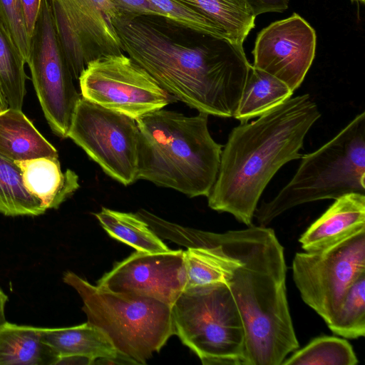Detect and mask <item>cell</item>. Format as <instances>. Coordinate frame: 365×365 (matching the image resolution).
<instances>
[{
    "label": "cell",
    "mask_w": 365,
    "mask_h": 365,
    "mask_svg": "<svg viewBox=\"0 0 365 365\" xmlns=\"http://www.w3.org/2000/svg\"><path fill=\"white\" fill-rule=\"evenodd\" d=\"M123 51L170 95L198 112L234 118L252 65L243 45L159 15L116 16Z\"/></svg>",
    "instance_id": "cell-1"
},
{
    "label": "cell",
    "mask_w": 365,
    "mask_h": 365,
    "mask_svg": "<svg viewBox=\"0 0 365 365\" xmlns=\"http://www.w3.org/2000/svg\"><path fill=\"white\" fill-rule=\"evenodd\" d=\"M190 246L213 243L237 259L227 282L245 333V365H280L299 345L289 309L284 248L273 230L213 233L191 228Z\"/></svg>",
    "instance_id": "cell-2"
},
{
    "label": "cell",
    "mask_w": 365,
    "mask_h": 365,
    "mask_svg": "<svg viewBox=\"0 0 365 365\" xmlns=\"http://www.w3.org/2000/svg\"><path fill=\"white\" fill-rule=\"evenodd\" d=\"M321 113L309 94L291 97L232 130L222 147L209 207L227 212L247 226L265 187L287 163L301 159L304 138Z\"/></svg>",
    "instance_id": "cell-3"
},
{
    "label": "cell",
    "mask_w": 365,
    "mask_h": 365,
    "mask_svg": "<svg viewBox=\"0 0 365 365\" xmlns=\"http://www.w3.org/2000/svg\"><path fill=\"white\" fill-rule=\"evenodd\" d=\"M208 115L162 108L138 119V180L190 197H207L216 180L222 150L209 131Z\"/></svg>",
    "instance_id": "cell-4"
},
{
    "label": "cell",
    "mask_w": 365,
    "mask_h": 365,
    "mask_svg": "<svg viewBox=\"0 0 365 365\" xmlns=\"http://www.w3.org/2000/svg\"><path fill=\"white\" fill-rule=\"evenodd\" d=\"M301 160L290 181L273 199L257 207L254 217L260 226L299 205L351 192L365 194V112Z\"/></svg>",
    "instance_id": "cell-5"
},
{
    "label": "cell",
    "mask_w": 365,
    "mask_h": 365,
    "mask_svg": "<svg viewBox=\"0 0 365 365\" xmlns=\"http://www.w3.org/2000/svg\"><path fill=\"white\" fill-rule=\"evenodd\" d=\"M63 279L80 295L88 322L106 334L129 364H145L175 334L171 306L164 302L109 291L71 272Z\"/></svg>",
    "instance_id": "cell-6"
},
{
    "label": "cell",
    "mask_w": 365,
    "mask_h": 365,
    "mask_svg": "<svg viewBox=\"0 0 365 365\" xmlns=\"http://www.w3.org/2000/svg\"><path fill=\"white\" fill-rule=\"evenodd\" d=\"M174 333L205 365H245V333L226 284L186 287L171 307Z\"/></svg>",
    "instance_id": "cell-7"
},
{
    "label": "cell",
    "mask_w": 365,
    "mask_h": 365,
    "mask_svg": "<svg viewBox=\"0 0 365 365\" xmlns=\"http://www.w3.org/2000/svg\"><path fill=\"white\" fill-rule=\"evenodd\" d=\"M67 138L113 180L125 186L138 180L139 129L135 119L81 96Z\"/></svg>",
    "instance_id": "cell-8"
},
{
    "label": "cell",
    "mask_w": 365,
    "mask_h": 365,
    "mask_svg": "<svg viewBox=\"0 0 365 365\" xmlns=\"http://www.w3.org/2000/svg\"><path fill=\"white\" fill-rule=\"evenodd\" d=\"M78 81L81 97L135 120L176 100L123 53L91 61Z\"/></svg>",
    "instance_id": "cell-9"
},
{
    "label": "cell",
    "mask_w": 365,
    "mask_h": 365,
    "mask_svg": "<svg viewBox=\"0 0 365 365\" xmlns=\"http://www.w3.org/2000/svg\"><path fill=\"white\" fill-rule=\"evenodd\" d=\"M292 273L303 301L327 324L350 287L365 274V230L320 251L297 252Z\"/></svg>",
    "instance_id": "cell-10"
},
{
    "label": "cell",
    "mask_w": 365,
    "mask_h": 365,
    "mask_svg": "<svg viewBox=\"0 0 365 365\" xmlns=\"http://www.w3.org/2000/svg\"><path fill=\"white\" fill-rule=\"evenodd\" d=\"M26 63L44 116L53 132L66 138L81 98L61 46L51 0H42Z\"/></svg>",
    "instance_id": "cell-11"
},
{
    "label": "cell",
    "mask_w": 365,
    "mask_h": 365,
    "mask_svg": "<svg viewBox=\"0 0 365 365\" xmlns=\"http://www.w3.org/2000/svg\"><path fill=\"white\" fill-rule=\"evenodd\" d=\"M56 33L73 78L91 61L123 53L110 0H51Z\"/></svg>",
    "instance_id": "cell-12"
},
{
    "label": "cell",
    "mask_w": 365,
    "mask_h": 365,
    "mask_svg": "<svg viewBox=\"0 0 365 365\" xmlns=\"http://www.w3.org/2000/svg\"><path fill=\"white\" fill-rule=\"evenodd\" d=\"M316 45L315 30L294 13L259 32L252 51V66L274 76L294 91L313 63Z\"/></svg>",
    "instance_id": "cell-13"
},
{
    "label": "cell",
    "mask_w": 365,
    "mask_h": 365,
    "mask_svg": "<svg viewBox=\"0 0 365 365\" xmlns=\"http://www.w3.org/2000/svg\"><path fill=\"white\" fill-rule=\"evenodd\" d=\"M187 283L184 251L135 252L116 264L97 282L109 291L158 299L170 306Z\"/></svg>",
    "instance_id": "cell-14"
},
{
    "label": "cell",
    "mask_w": 365,
    "mask_h": 365,
    "mask_svg": "<svg viewBox=\"0 0 365 365\" xmlns=\"http://www.w3.org/2000/svg\"><path fill=\"white\" fill-rule=\"evenodd\" d=\"M365 230V194L351 192L336 199L301 235L305 252L330 247Z\"/></svg>",
    "instance_id": "cell-15"
},
{
    "label": "cell",
    "mask_w": 365,
    "mask_h": 365,
    "mask_svg": "<svg viewBox=\"0 0 365 365\" xmlns=\"http://www.w3.org/2000/svg\"><path fill=\"white\" fill-rule=\"evenodd\" d=\"M41 335L58 359L81 356L88 359L91 364L96 360L129 364L118 352L106 334L89 322L71 327L41 328Z\"/></svg>",
    "instance_id": "cell-16"
},
{
    "label": "cell",
    "mask_w": 365,
    "mask_h": 365,
    "mask_svg": "<svg viewBox=\"0 0 365 365\" xmlns=\"http://www.w3.org/2000/svg\"><path fill=\"white\" fill-rule=\"evenodd\" d=\"M24 186L46 209H56L78 187L77 174L63 172L58 158L41 157L15 161Z\"/></svg>",
    "instance_id": "cell-17"
},
{
    "label": "cell",
    "mask_w": 365,
    "mask_h": 365,
    "mask_svg": "<svg viewBox=\"0 0 365 365\" xmlns=\"http://www.w3.org/2000/svg\"><path fill=\"white\" fill-rule=\"evenodd\" d=\"M0 155L12 161L58 158L56 148L37 130L22 110L0 112Z\"/></svg>",
    "instance_id": "cell-18"
},
{
    "label": "cell",
    "mask_w": 365,
    "mask_h": 365,
    "mask_svg": "<svg viewBox=\"0 0 365 365\" xmlns=\"http://www.w3.org/2000/svg\"><path fill=\"white\" fill-rule=\"evenodd\" d=\"M194 11L218 31L221 38L243 45L255 26L256 16L243 0H175Z\"/></svg>",
    "instance_id": "cell-19"
},
{
    "label": "cell",
    "mask_w": 365,
    "mask_h": 365,
    "mask_svg": "<svg viewBox=\"0 0 365 365\" xmlns=\"http://www.w3.org/2000/svg\"><path fill=\"white\" fill-rule=\"evenodd\" d=\"M58 356L43 341L41 328L0 324V365H56Z\"/></svg>",
    "instance_id": "cell-20"
},
{
    "label": "cell",
    "mask_w": 365,
    "mask_h": 365,
    "mask_svg": "<svg viewBox=\"0 0 365 365\" xmlns=\"http://www.w3.org/2000/svg\"><path fill=\"white\" fill-rule=\"evenodd\" d=\"M293 93L284 83L252 65L234 118L248 122L282 103Z\"/></svg>",
    "instance_id": "cell-21"
},
{
    "label": "cell",
    "mask_w": 365,
    "mask_h": 365,
    "mask_svg": "<svg viewBox=\"0 0 365 365\" xmlns=\"http://www.w3.org/2000/svg\"><path fill=\"white\" fill-rule=\"evenodd\" d=\"M186 287L227 284L237 259L213 243H202L184 251Z\"/></svg>",
    "instance_id": "cell-22"
},
{
    "label": "cell",
    "mask_w": 365,
    "mask_h": 365,
    "mask_svg": "<svg viewBox=\"0 0 365 365\" xmlns=\"http://www.w3.org/2000/svg\"><path fill=\"white\" fill-rule=\"evenodd\" d=\"M102 227L113 238L136 251L158 253L170 249L137 213L123 212L102 207L95 214Z\"/></svg>",
    "instance_id": "cell-23"
},
{
    "label": "cell",
    "mask_w": 365,
    "mask_h": 365,
    "mask_svg": "<svg viewBox=\"0 0 365 365\" xmlns=\"http://www.w3.org/2000/svg\"><path fill=\"white\" fill-rule=\"evenodd\" d=\"M25 63L0 14V88L13 109L22 110L26 93Z\"/></svg>",
    "instance_id": "cell-24"
},
{
    "label": "cell",
    "mask_w": 365,
    "mask_h": 365,
    "mask_svg": "<svg viewBox=\"0 0 365 365\" xmlns=\"http://www.w3.org/2000/svg\"><path fill=\"white\" fill-rule=\"evenodd\" d=\"M46 210L22 182L14 161L0 155V213L6 216H37Z\"/></svg>",
    "instance_id": "cell-25"
},
{
    "label": "cell",
    "mask_w": 365,
    "mask_h": 365,
    "mask_svg": "<svg viewBox=\"0 0 365 365\" xmlns=\"http://www.w3.org/2000/svg\"><path fill=\"white\" fill-rule=\"evenodd\" d=\"M358 359L351 345L337 336H323L286 358L283 365H355Z\"/></svg>",
    "instance_id": "cell-26"
},
{
    "label": "cell",
    "mask_w": 365,
    "mask_h": 365,
    "mask_svg": "<svg viewBox=\"0 0 365 365\" xmlns=\"http://www.w3.org/2000/svg\"><path fill=\"white\" fill-rule=\"evenodd\" d=\"M331 331L346 339L365 335V274L350 287L330 322Z\"/></svg>",
    "instance_id": "cell-27"
},
{
    "label": "cell",
    "mask_w": 365,
    "mask_h": 365,
    "mask_svg": "<svg viewBox=\"0 0 365 365\" xmlns=\"http://www.w3.org/2000/svg\"><path fill=\"white\" fill-rule=\"evenodd\" d=\"M160 16L185 26L221 38L217 30L207 20L175 0H148Z\"/></svg>",
    "instance_id": "cell-28"
},
{
    "label": "cell",
    "mask_w": 365,
    "mask_h": 365,
    "mask_svg": "<svg viewBox=\"0 0 365 365\" xmlns=\"http://www.w3.org/2000/svg\"><path fill=\"white\" fill-rule=\"evenodd\" d=\"M0 14L10 35L26 63L30 51L28 36L21 0H0Z\"/></svg>",
    "instance_id": "cell-29"
},
{
    "label": "cell",
    "mask_w": 365,
    "mask_h": 365,
    "mask_svg": "<svg viewBox=\"0 0 365 365\" xmlns=\"http://www.w3.org/2000/svg\"><path fill=\"white\" fill-rule=\"evenodd\" d=\"M110 1L117 11V16L119 17L132 19L143 15H159L148 0Z\"/></svg>",
    "instance_id": "cell-30"
},
{
    "label": "cell",
    "mask_w": 365,
    "mask_h": 365,
    "mask_svg": "<svg viewBox=\"0 0 365 365\" xmlns=\"http://www.w3.org/2000/svg\"><path fill=\"white\" fill-rule=\"evenodd\" d=\"M257 16L264 13L283 12L289 6V0H243Z\"/></svg>",
    "instance_id": "cell-31"
},
{
    "label": "cell",
    "mask_w": 365,
    "mask_h": 365,
    "mask_svg": "<svg viewBox=\"0 0 365 365\" xmlns=\"http://www.w3.org/2000/svg\"><path fill=\"white\" fill-rule=\"evenodd\" d=\"M24 11V21L29 37L33 36L35 25L39 14L42 0H21Z\"/></svg>",
    "instance_id": "cell-32"
},
{
    "label": "cell",
    "mask_w": 365,
    "mask_h": 365,
    "mask_svg": "<svg viewBox=\"0 0 365 365\" xmlns=\"http://www.w3.org/2000/svg\"><path fill=\"white\" fill-rule=\"evenodd\" d=\"M8 301L7 295L0 288V324L6 322L5 306Z\"/></svg>",
    "instance_id": "cell-33"
},
{
    "label": "cell",
    "mask_w": 365,
    "mask_h": 365,
    "mask_svg": "<svg viewBox=\"0 0 365 365\" xmlns=\"http://www.w3.org/2000/svg\"><path fill=\"white\" fill-rule=\"evenodd\" d=\"M8 108L9 106L0 88V112L7 109Z\"/></svg>",
    "instance_id": "cell-34"
},
{
    "label": "cell",
    "mask_w": 365,
    "mask_h": 365,
    "mask_svg": "<svg viewBox=\"0 0 365 365\" xmlns=\"http://www.w3.org/2000/svg\"><path fill=\"white\" fill-rule=\"evenodd\" d=\"M352 1H356L359 3L364 4L365 0H351Z\"/></svg>",
    "instance_id": "cell-35"
}]
</instances>
